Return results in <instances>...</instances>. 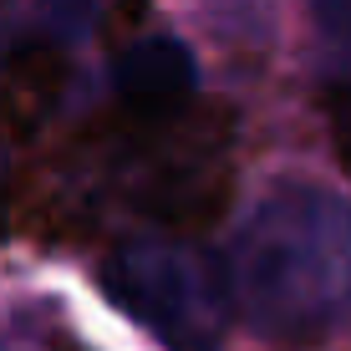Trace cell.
Returning <instances> with one entry per match:
<instances>
[{"label": "cell", "instance_id": "cell-1", "mask_svg": "<svg viewBox=\"0 0 351 351\" xmlns=\"http://www.w3.org/2000/svg\"><path fill=\"white\" fill-rule=\"evenodd\" d=\"M229 300L260 336L321 341L351 316V204L321 184L265 189L229 245Z\"/></svg>", "mask_w": 351, "mask_h": 351}, {"label": "cell", "instance_id": "cell-2", "mask_svg": "<svg viewBox=\"0 0 351 351\" xmlns=\"http://www.w3.org/2000/svg\"><path fill=\"white\" fill-rule=\"evenodd\" d=\"M229 117L224 112H184L173 117H128L117 128H97L87 153L102 168V184L168 229H204L229 204Z\"/></svg>", "mask_w": 351, "mask_h": 351}, {"label": "cell", "instance_id": "cell-3", "mask_svg": "<svg viewBox=\"0 0 351 351\" xmlns=\"http://www.w3.org/2000/svg\"><path fill=\"white\" fill-rule=\"evenodd\" d=\"M107 295L168 351H219L229 326V290L178 245H132L107 260Z\"/></svg>", "mask_w": 351, "mask_h": 351}, {"label": "cell", "instance_id": "cell-4", "mask_svg": "<svg viewBox=\"0 0 351 351\" xmlns=\"http://www.w3.org/2000/svg\"><path fill=\"white\" fill-rule=\"evenodd\" d=\"M117 112L128 117H173L193 107V56L173 36H143L117 56Z\"/></svg>", "mask_w": 351, "mask_h": 351}, {"label": "cell", "instance_id": "cell-5", "mask_svg": "<svg viewBox=\"0 0 351 351\" xmlns=\"http://www.w3.org/2000/svg\"><path fill=\"white\" fill-rule=\"evenodd\" d=\"M66 56L46 41H31L21 51H10V62L0 66V138L26 143L41 132V123L62 107L66 97Z\"/></svg>", "mask_w": 351, "mask_h": 351}, {"label": "cell", "instance_id": "cell-6", "mask_svg": "<svg viewBox=\"0 0 351 351\" xmlns=\"http://www.w3.org/2000/svg\"><path fill=\"white\" fill-rule=\"evenodd\" d=\"M321 107H326V128H331V143H336V158L351 173V82H336V87L321 92Z\"/></svg>", "mask_w": 351, "mask_h": 351}, {"label": "cell", "instance_id": "cell-7", "mask_svg": "<svg viewBox=\"0 0 351 351\" xmlns=\"http://www.w3.org/2000/svg\"><path fill=\"white\" fill-rule=\"evenodd\" d=\"M311 10L321 16V26H326V31L351 36V0H311Z\"/></svg>", "mask_w": 351, "mask_h": 351}]
</instances>
